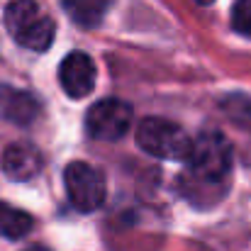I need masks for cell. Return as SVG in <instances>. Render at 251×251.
Wrapping results in <instances>:
<instances>
[{
	"label": "cell",
	"instance_id": "cell-3",
	"mask_svg": "<svg viewBox=\"0 0 251 251\" xmlns=\"http://www.w3.org/2000/svg\"><path fill=\"white\" fill-rule=\"evenodd\" d=\"M137 144L151 156L173 161H185L190 151V137L185 134V129L164 117L142 120V125L137 127Z\"/></svg>",
	"mask_w": 251,
	"mask_h": 251
},
{
	"label": "cell",
	"instance_id": "cell-9",
	"mask_svg": "<svg viewBox=\"0 0 251 251\" xmlns=\"http://www.w3.org/2000/svg\"><path fill=\"white\" fill-rule=\"evenodd\" d=\"M64 10L78 27H98L110 7V0H61Z\"/></svg>",
	"mask_w": 251,
	"mask_h": 251
},
{
	"label": "cell",
	"instance_id": "cell-10",
	"mask_svg": "<svg viewBox=\"0 0 251 251\" xmlns=\"http://www.w3.org/2000/svg\"><path fill=\"white\" fill-rule=\"evenodd\" d=\"M32 217L25 210H17L7 202H0V237L5 239H22L32 229Z\"/></svg>",
	"mask_w": 251,
	"mask_h": 251
},
{
	"label": "cell",
	"instance_id": "cell-8",
	"mask_svg": "<svg viewBox=\"0 0 251 251\" xmlns=\"http://www.w3.org/2000/svg\"><path fill=\"white\" fill-rule=\"evenodd\" d=\"M39 115V102L34 95L25 93V90H15V88H0V117L27 127L37 120Z\"/></svg>",
	"mask_w": 251,
	"mask_h": 251
},
{
	"label": "cell",
	"instance_id": "cell-7",
	"mask_svg": "<svg viewBox=\"0 0 251 251\" xmlns=\"http://www.w3.org/2000/svg\"><path fill=\"white\" fill-rule=\"evenodd\" d=\"M0 168L12 180H29V178H34L44 168V156H42V151L34 144H29V142H15V144H10L2 151Z\"/></svg>",
	"mask_w": 251,
	"mask_h": 251
},
{
	"label": "cell",
	"instance_id": "cell-2",
	"mask_svg": "<svg viewBox=\"0 0 251 251\" xmlns=\"http://www.w3.org/2000/svg\"><path fill=\"white\" fill-rule=\"evenodd\" d=\"M185 161L193 178H200L205 183H222L232 166V147L225 134H220L217 129H207L190 139V151Z\"/></svg>",
	"mask_w": 251,
	"mask_h": 251
},
{
	"label": "cell",
	"instance_id": "cell-6",
	"mask_svg": "<svg viewBox=\"0 0 251 251\" xmlns=\"http://www.w3.org/2000/svg\"><path fill=\"white\" fill-rule=\"evenodd\" d=\"M59 83L66 95L81 100L95 85V64L83 51H71L59 66Z\"/></svg>",
	"mask_w": 251,
	"mask_h": 251
},
{
	"label": "cell",
	"instance_id": "cell-1",
	"mask_svg": "<svg viewBox=\"0 0 251 251\" xmlns=\"http://www.w3.org/2000/svg\"><path fill=\"white\" fill-rule=\"evenodd\" d=\"M2 22H5V29L10 32V37L20 47L32 49V51L49 49V44L54 39V32H56V25L49 17V12L34 0L10 2L5 7Z\"/></svg>",
	"mask_w": 251,
	"mask_h": 251
},
{
	"label": "cell",
	"instance_id": "cell-12",
	"mask_svg": "<svg viewBox=\"0 0 251 251\" xmlns=\"http://www.w3.org/2000/svg\"><path fill=\"white\" fill-rule=\"evenodd\" d=\"M25 251H49V249H44V247H29V249H25Z\"/></svg>",
	"mask_w": 251,
	"mask_h": 251
},
{
	"label": "cell",
	"instance_id": "cell-11",
	"mask_svg": "<svg viewBox=\"0 0 251 251\" xmlns=\"http://www.w3.org/2000/svg\"><path fill=\"white\" fill-rule=\"evenodd\" d=\"M232 27L244 34L251 37V0H237L232 7Z\"/></svg>",
	"mask_w": 251,
	"mask_h": 251
},
{
	"label": "cell",
	"instance_id": "cell-4",
	"mask_svg": "<svg viewBox=\"0 0 251 251\" xmlns=\"http://www.w3.org/2000/svg\"><path fill=\"white\" fill-rule=\"evenodd\" d=\"M69 202L78 212H93L105 202V178L95 166L85 161H74L64 171Z\"/></svg>",
	"mask_w": 251,
	"mask_h": 251
},
{
	"label": "cell",
	"instance_id": "cell-5",
	"mask_svg": "<svg viewBox=\"0 0 251 251\" xmlns=\"http://www.w3.org/2000/svg\"><path fill=\"white\" fill-rule=\"evenodd\" d=\"M132 125V107L117 98L95 102L85 115V132L98 142H117Z\"/></svg>",
	"mask_w": 251,
	"mask_h": 251
},
{
	"label": "cell",
	"instance_id": "cell-13",
	"mask_svg": "<svg viewBox=\"0 0 251 251\" xmlns=\"http://www.w3.org/2000/svg\"><path fill=\"white\" fill-rule=\"evenodd\" d=\"M195 2H198V5H210L212 0H195Z\"/></svg>",
	"mask_w": 251,
	"mask_h": 251
}]
</instances>
